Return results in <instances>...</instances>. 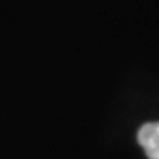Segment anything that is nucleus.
<instances>
[{
  "label": "nucleus",
  "instance_id": "obj_1",
  "mask_svg": "<svg viewBox=\"0 0 159 159\" xmlns=\"http://www.w3.org/2000/svg\"><path fill=\"white\" fill-rule=\"evenodd\" d=\"M138 143L148 159H159V122H147L138 131Z\"/></svg>",
  "mask_w": 159,
  "mask_h": 159
}]
</instances>
